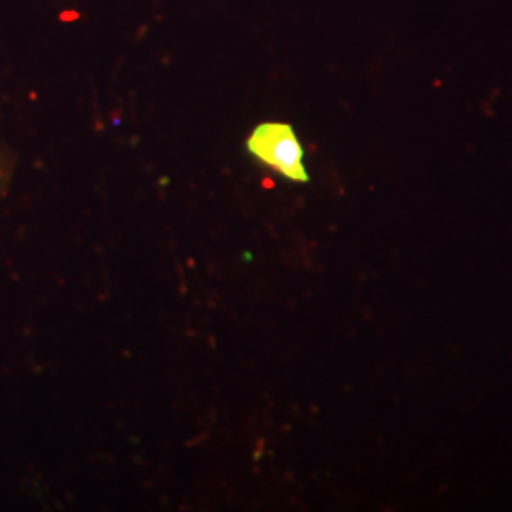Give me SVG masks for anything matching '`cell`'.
Segmentation results:
<instances>
[{
	"instance_id": "cell-1",
	"label": "cell",
	"mask_w": 512,
	"mask_h": 512,
	"mask_svg": "<svg viewBox=\"0 0 512 512\" xmlns=\"http://www.w3.org/2000/svg\"><path fill=\"white\" fill-rule=\"evenodd\" d=\"M247 150L260 164L274 169L293 183H308L310 175L304 165V147L291 124L264 122L258 124L249 139Z\"/></svg>"
},
{
	"instance_id": "cell-2",
	"label": "cell",
	"mask_w": 512,
	"mask_h": 512,
	"mask_svg": "<svg viewBox=\"0 0 512 512\" xmlns=\"http://www.w3.org/2000/svg\"><path fill=\"white\" fill-rule=\"evenodd\" d=\"M8 179V165H6V158L0 154V188L6 184Z\"/></svg>"
}]
</instances>
